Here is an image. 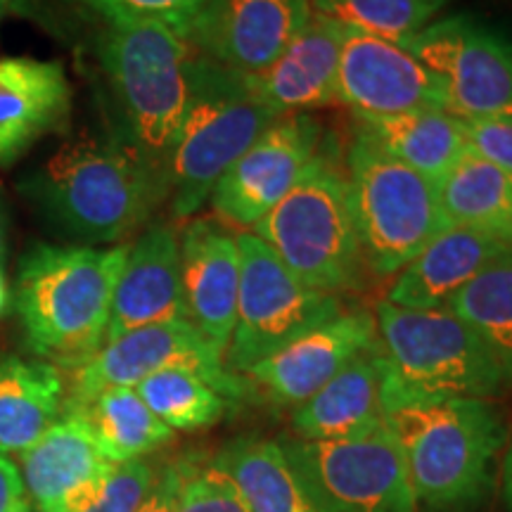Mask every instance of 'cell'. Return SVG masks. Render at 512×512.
<instances>
[{"label": "cell", "mask_w": 512, "mask_h": 512, "mask_svg": "<svg viewBox=\"0 0 512 512\" xmlns=\"http://www.w3.org/2000/svg\"><path fill=\"white\" fill-rule=\"evenodd\" d=\"M19 188L62 233L93 247L128 238L166 200L131 147L93 133L64 140Z\"/></svg>", "instance_id": "6da1fadb"}, {"label": "cell", "mask_w": 512, "mask_h": 512, "mask_svg": "<svg viewBox=\"0 0 512 512\" xmlns=\"http://www.w3.org/2000/svg\"><path fill=\"white\" fill-rule=\"evenodd\" d=\"M128 245H36L22 259L17 313L36 358L74 373L105 344Z\"/></svg>", "instance_id": "7a4b0ae2"}, {"label": "cell", "mask_w": 512, "mask_h": 512, "mask_svg": "<svg viewBox=\"0 0 512 512\" xmlns=\"http://www.w3.org/2000/svg\"><path fill=\"white\" fill-rule=\"evenodd\" d=\"M195 57L188 31L164 22L110 24L98 43L117 138L143 159L162 185L188 110Z\"/></svg>", "instance_id": "3957f363"}, {"label": "cell", "mask_w": 512, "mask_h": 512, "mask_svg": "<svg viewBox=\"0 0 512 512\" xmlns=\"http://www.w3.org/2000/svg\"><path fill=\"white\" fill-rule=\"evenodd\" d=\"M384 415L448 399H489L505 384L482 339L446 309L375 306Z\"/></svg>", "instance_id": "277c9868"}, {"label": "cell", "mask_w": 512, "mask_h": 512, "mask_svg": "<svg viewBox=\"0 0 512 512\" xmlns=\"http://www.w3.org/2000/svg\"><path fill=\"white\" fill-rule=\"evenodd\" d=\"M406 460L418 510L475 508L494 489L505 446L503 415L489 399H448L384 415Z\"/></svg>", "instance_id": "5b68a950"}, {"label": "cell", "mask_w": 512, "mask_h": 512, "mask_svg": "<svg viewBox=\"0 0 512 512\" xmlns=\"http://www.w3.org/2000/svg\"><path fill=\"white\" fill-rule=\"evenodd\" d=\"M252 233L313 290L335 297L363 290L370 273L335 138L330 136V143L323 138L304 176Z\"/></svg>", "instance_id": "8992f818"}, {"label": "cell", "mask_w": 512, "mask_h": 512, "mask_svg": "<svg viewBox=\"0 0 512 512\" xmlns=\"http://www.w3.org/2000/svg\"><path fill=\"white\" fill-rule=\"evenodd\" d=\"M275 119L256 100L245 74L197 53L188 110L164 171L171 216H195L221 176Z\"/></svg>", "instance_id": "52a82bcc"}, {"label": "cell", "mask_w": 512, "mask_h": 512, "mask_svg": "<svg viewBox=\"0 0 512 512\" xmlns=\"http://www.w3.org/2000/svg\"><path fill=\"white\" fill-rule=\"evenodd\" d=\"M351 211L373 278H394L451 226L439 185L396 162L354 128L344 152Z\"/></svg>", "instance_id": "ba28073f"}, {"label": "cell", "mask_w": 512, "mask_h": 512, "mask_svg": "<svg viewBox=\"0 0 512 512\" xmlns=\"http://www.w3.org/2000/svg\"><path fill=\"white\" fill-rule=\"evenodd\" d=\"M316 512H418L399 441L382 422L347 439H278Z\"/></svg>", "instance_id": "9c48e42d"}, {"label": "cell", "mask_w": 512, "mask_h": 512, "mask_svg": "<svg viewBox=\"0 0 512 512\" xmlns=\"http://www.w3.org/2000/svg\"><path fill=\"white\" fill-rule=\"evenodd\" d=\"M238 313L223 363L245 375L292 339L344 311L342 299L304 285L252 230H240Z\"/></svg>", "instance_id": "30bf717a"}, {"label": "cell", "mask_w": 512, "mask_h": 512, "mask_svg": "<svg viewBox=\"0 0 512 512\" xmlns=\"http://www.w3.org/2000/svg\"><path fill=\"white\" fill-rule=\"evenodd\" d=\"M406 46L437 76L463 121L512 117V41L467 15L434 19Z\"/></svg>", "instance_id": "8fae6325"}, {"label": "cell", "mask_w": 512, "mask_h": 512, "mask_svg": "<svg viewBox=\"0 0 512 512\" xmlns=\"http://www.w3.org/2000/svg\"><path fill=\"white\" fill-rule=\"evenodd\" d=\"M171 368L202 375L228 399L245 392L240 375L230 373L221 351L190 320H169V323L131 330L102 344V349L86 366L69 373L72 380L64 406L93 399L102 389L136 387L145 377Z\"/></svg>", "instance_id": "7c38bea8"}, {"label": "cell", "mask_w": 512, "mask_h": 512, "mask_svg": "<svg viewBox=\"0 0 512 512\" xmlns=\"http://www.w3.org/2000/svg\"><path fill=\"white\" fill-rule=\"evenodd\" d=\"M323 138V126L313 114L271 121L216 183L211 209L230 226L252 230L304 176Z\"/></svg>", "instance_id": "4fadbf2b"}, {"label": "cell", "mask_w": 512, "mask_h": 512, "mask_svg": "<svg viewBox=\"0 0 512 512\" xmlns=\"http://www.w3.org/2000/svg\"><path fill=\"white\" fill-rule=\"evenodd\" d=\"M337 102L363 117L446 110L437 76L411 50L356 29H347L339 53Z\"/></svg>", "instance_id": "5bb4252c"}, {"label": "cell", "mask_w": 512, "mask_h": 512, "mask_svg": "<svg viewBox=\"0 0 512 512\" xmlns=\"http://www.w3.org/2000/svg\"><path fill=\"white\" fill-rule=\"evenodd\" d=\"M311 15V0H207L188 38L200 55L249 76L264 72Z\"/></svg>", "instance_id": "9a60e30c"}, {"label": "cell", "mask_w": 512, "mask_h": 512, "mask_svg": "<svg viewBox=\"0 0 512 512\" xmlns=\"http://www.w3.org/2000/svg\"><path fill=\"white\" fill-rule=\"evenodd\" d=\"M377 349L375 313L344 309L328 323L292 339L264 361L247 370V377L278 406L297 408L325 387L354 358Z\"/></svg>", "instance_id": "2e32d148"}, {"label": "cell", "mask_w": 512, "mask_h": 512, "mask_svg": "<svg viewBox=\"0 0 512 512\" xmlns=\"http://www.w3.org/2000/svg\"><path fill=\"white\" fill-rule=\"evenodd\" d=\"M19 460L34 512L86 510L114 470L86 422L72 413H64Z\"/></svg>", "instance_id": "e0dca14e"}, {"label": "cell", "mask_w": 512, "mask_h": 512, "mask_svg": "<svg viewBox=\"0 0 512 512\" xmlns=\"http://www.w3.org/2000/svg\"><path fill=\"white\" fill-rule=\"evenodd\" d=\"M181 283L188 320L226 356L238 313V233L221 221L192 219L181 230Z\"/></svg>", "instance_id": "ac0fdd59"}, {"label": "cell", "mask_w": 512, "mask_h": 512, "mask_svg": "<svg viewBox=\"0 0 512 512\" xmlns=\"http://www.w3.org/2000/svg\"><path fill=\"white\" fill-rule=\"evenodd\" d=\"M169 320H188L181 283V233L171 223H152L128 245L105 342Z\"/></svg>", "instance_id": "d6986e66"}, {"label": "cell", "mask_w": 512, "mask_h": 512, "mask_svg": "<svg viewBox=\"0 0 512 512\" xmlns=\"http://www.w3.org/2000/svg\"><path fill=\"white\" fill-rule=\"evenodd\" d=\"M347 27L335 19L311 15L309 24L268 64L249 74L247 83L275 117L309 114L337 102V72Z\"/></svg>", "instance_id": "ffe728a7"}, {"label": "cell", "mask_w": 512, "mask_h": 512, "mask_svg": "<svg viewBox=\"0 0 512 512\" xmlns=\"http://www.w3.org/2000/svg\"><path fill=\"white\" fill-rule=\"evenodd\" d=\"M72 114V86L57 60H0V166H12Z\"/></svg>", "instance_id": "44dd1931"}, {"label": "cell", "mask_w": 512, "mask_h": 512, "mask_svg": "<svg viewBox=\"0 0 512 512\" xmlns=\"http://www.w3.org/2000/svg\"><path fill=\"white\" fill-rule=\"evenodd\" d=\"M505 249L510 247L477 230L448 226L394 275L384 302L415 311L444 309L453 294Z\"/></svg>", "instance_id": "7402d4cb"}, {"label": "cell", "mask_w": 512, "mask_h": 512, "mask_svg": "<svg viewBox=\"0 0 512 512\" xmlns=\"http://www.w3.org/2000/svg\"><path fill=\"white\" fill-rule=\"evenodd\" d=\"M384 422L377 349L361 354L292 413V430L306 441L347 439Z\"/></svg>", "instance_id": "603a6c76"}, {"label": "cell", "mask_w": 512, "mask_h": 512, "mask_svg": "<svg viewBox=\"0 0 512 512\" xmlns=\"http://www.w3.org/2000/svg\"><path fill=\"white\" fill-rule=\"evenodd\" d=\"M67 399L62 370L41 358H0V456H22L60 420Z\"/></svg>", "instance_id": "cb8c5ba5"}, {"label": "cell", "mask_w": 512, "mask_h": 512, "mask_svg": "<svg viewBox=\"0 0 512 512\" xmlns=\"http://www.w3.org/2000/svg\"><path fill=\"white\" fill-rule=\"evenodd\" d=\"M354 117L358 131L366 133L389 157L437 185L470 150L463 119L446 110H420L392 114V117L354 114Z\"/></svg>", "instance_id": "d4e9b609"}, {"label": "cell", "mask_w": 512, "mask_h": 512, "mask_svg": "<svg viewBox=\"0 0 512 512\" xmlns=\"http://www.w3.org/2000/svg\"><path fill=\"white\" fill-rule=\"evenodd\" d=\"M451 226L470 228L512 247V174L467 150L439 183Z\"/></svg>", "instance_id": "484cf974"}, {"label": "cell", "mask_w": 512, "mask_h": 512, "mask_svg": "<svg viewBox=\"0 0 512 512\" xmlns=\"http://www.w3.org/2000/svg\"><path fill=\"white\" fill-rule=\"evenodd\" d=\"M62 413L79 415L102 456L114 465L140 460L174 437L133 387L102 389L93 399L64 406Z\"/></svg>", "instance_id": "4316f807"}, {"label": "cell", "mask_w": 512, "mask_h": 512, "mask_svg": "<svg viewBox=\"0 0 512 512\" xmlns=\"http://www.w3.org/2000/svg\"><path fill=\"white\" fill-rule=\"evenodd\" d=\"M214 463L228 472L249 512H316L273 439L230 441Z\"/></svg>", "instance_id": "83f0119b"}, {"label": "cell", "mask_w": 512, "mask_h": 512, "mask_svg": "<svg viewBox=\"0 0 512 512\" xmlns=\"http://www.w3.org/2000/svg\"><path fill=\"white\" fill-rule=\"evenodd\" d=\"M446 309L482 339L505 382H512V247L453 294Z\"/></svg>", "instance_id": "f1b7e54d"}, {"label": "cell", "mask_w": 512, "mask_h": 512, "mask_svg": "<svg viewBox=\"0 0 512 512\" xmlns=\"http://www.w3.org/2000/svg\"><path fill=\"white\" fill-rule=\"evenodd\" d=\"M133 389L169 430H202L216 425L228 411V396L192 370H162Z\"/></svg>", "instance_id": "f546056e"}, {"label": "cell", "mask_w": 512, "mask_h": 512, "mask_svg": "<svg viewBox=\"0 0 512 512\" xmlns=\"http://www.w3.org/2000/svg\"><path fill=\"white\" fill-rule=\"evenodd\" d=\"M451 0H311L313 15L347 29L406 43L441 15Z\"/></svg>", "instance_id": "4dcf8cb0"}, {"label": "cell", "mask_w": 512, "mask_h": 512, "mask_svg": "<svg viewBox=\"0 0 512 512\" xmlns=\"http://www.w3.org/2000/svg\"><path fill=\"white\" fill-rule=\"evenodd\" d=\"M176 512H249V508L226 470L216 463L197 465L183 460Z\"/></svg>", "instance_id": "1f68e13d"}, {"label": "cell", "mask_w": 512, "mask_h": 512, "mask_svg": "<svg viewBox=\"0 0 512 512\" xmlns=\"http://www.w3.org/2000/svg\"><path fill=\"white\" fill-rule=\"evenodd\" d=\"M81 8L95 12L107 24L164 22L188 31L192 17L207 0H69Z\"/></svg>", "instance_id": "d6a6232c"}, {"label": "cell", "mask_w": 512, "mask_h": 512, "mask_svg": "<svg viewBox=\"0 0 512 512\" xmlns=\"http://www.w3.org/2000/svg\"><path fill=\"white\" fill-rule=\"evenodd\" d=\"M152 482H155V472L143 458L114 465L100 494L81 512H138Z\"/></svg>", "instance_id": "836d02e7"}, {"label": "cell", "mask_w": 512, "mask_h": 512, "mask_svg": "<svg viewBox=\"0 0 512 512\" xmlns=\"http://www.w3.org/2000/svg\"><path fill=\"white\" fill-rule=\"evenodd\" d=\"M463 124L470 152L512 174V117L477 119Z\"/></svg>", "instance_id": "e575fe53"}, {"label": "cell", "mask_w": 512, "mask_h": 512, "mask_svg": "<svg viewBox=\"0 0 512 512\" xmlns=\"http://www.w3.org/2000/svg\"><path fill=\"white\" fill-rule=\"evenodd\" d=\"M183 482V460L169 465L164 472L155 475L150 491H147L143 505L138 512H176L178 508V491Z\"/></svg>", "instance_id": "d590c367"}, {"label": "cell", "mask_w": 512, "mask_h": 512, "mask_svg": "<svg viewBox=\"0 0 512 512\" xmlns=\"http://www.w3.org/2000/svg\"><path fill=\"white\" fill-rule=\"evenodd\" d=\"M0 512H34L24 489L22 472L8 456H0Z\"/></svg>", "instance_id": "8d00e7d4"}, {"label": "cell", "mask_w": 512, "mask_h": 512, "mask_svg": "<svg viewBox=\"0 0 512 512\" xmlns=\"http://www.w3.org/2000/svg\"><path fill=\"white\" fill-rule=\"evenodd\" d=\"M503 501H505V510L512 512V437H510L508 448H505V458H503Z\"/></svg>", "instance_id": "74e56055"}, {"label": "cell", "mask_w": 512, "mask_h": 512, "mask_svg": "<svg viewBox=\"0 0 512 512\" xmlns=\"http://www.w3.org/2000/svg\"><path fill=\"white\" fill-rule=\"evenodd\" d=\"M5 245H8V216H5L3 195H0V264H3Z\"/></svg>", "instance_id": "f35d334b"}, {"label": "cell", "mask_w": 512, "mask_h": 512, "mask_svg": "<svg viewBox=\"0 0 512 512\" xmlns=\"http://www.w3.org/2000/svg\"><path fill=\"white\" fill-rule=\"evenodd\" d=\"M8 302H10V292H8V283H5L3 264H0V316H3L5 309H8Z\"/></svg>", "instance_id": "ab89813d"}, {"label": "cell", "mask_w": 512, "mask_h": 512, "mask_svg": "<svg viewBox=\"0 0 512 512\" xmlns=\"http://www.w3.org/2000/svg\"><path fill=\"white\" fill-rule=\"evenodd\" d=\"M22 3L24 0H0V22H3V17L8 15V12L17 10Z\"/></svg>", "instance_id": "60d3db41"}]
</instances>
